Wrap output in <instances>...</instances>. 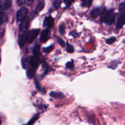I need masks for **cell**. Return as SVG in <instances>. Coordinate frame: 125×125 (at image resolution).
<instances>
[{"label":"cell","mask_w":125,"mask_h":125,"mask_svg":"<svg viewBox=\"0 0 125 125\" xmlns=\"http://www.w3.org/2000/svg\"><path fill=\"white\" fill-rule=\"evenodd\" d=\"M115 14L112 10H107L104 9L102 13V20L107 24H113L115 21Z\"/></svg>","instance_id":"obj_1"},{"label":"cell","mask_w":125,"mask_h":125,"mask_svg":"<svg viewBox=\"0 0 125 125\" xmlns=\"http://www.w3.org/2000/svg\"><path fill=\"white\" fill-rule=\"evenodd\" d=\"M39 32H40L39 29H32L28 33V34L26 35V40L28 43H31L35 40V39L39 34Z\"/></svg>","instance_id":"obj_2"},{"label":"cell","mask_w":125,"mask_h":125,"mask_svg":"<svg viewBox=\"0 0 125 125\" xmlns=\"http://www.w3.org/2000/svg\"><path fill=\"white\" fill-rule=\"evenodd\" d=\"M28 13V10L26 7H21L17 13V20L18 21L23 20L26 17Z\"/></svg>","instance_id":"obj_3"},{"label":"cell","mask_w":125,"mask_h":125,"mask_svg":"<svg viewBox=\"0 0 125 125\" xmlns=\"http://www.w3.org/2000/svg\"><path fill=\"white\" fill-rule=\"evenodd\" d=\"M11 0H0V8L2 10H7L11 6Z\"/></svg>","instance_id":"obj_4"},{"label":"cell","mask_w":125,"mask_h":125,"mask_svg":"<svg viewBox=\"0 0 125 125\" xmlns=\"http://www.w3.org/2000/svg\"><path fill=\"white\" fill-rule=\"evenodd\" d=\"M125 23V13H120V16L118 17V20L117 23V29H121L123 27Z\"/></svg>","instance_id":"obj_5"},{"label":"cell","mask_w":125,"mask_h":125,"mask_svg":"<svg viewBox=\"0 0 125 125\" xmlns=\"http://www.w3.org/2000/svg\"><path fill=\"white\" fill-rule=\"evenodd\" d=\"M29 18L26 17L25 18L22 20L21 23L20 25V31L23 32H25L27 31L28 28V24H29Z\"/></svg>","instance_id":"obj_6"},{"label":"cell","mask_w":125,"mask_h":125,"mask_svg":"<svg viewBox=\"0 0 125 125\" xmlns=\"http://www.w3.org/2000/svg\"><path fill=\"white\" fill-rule=\"evenodd\" d=\"M54 24V19L51 17H46L44 20V26L47 27L48 28H51Z\"/></svg>","instance_id":"obj_7"},{"label":"cell","mask_w":125,"mask_h":125,"mask_svg":"<svg viewBox=\"0 0 125 125\" xmlns=\"http://www.w3.org/2000/svg\"><path fill=\"white\" fill-rule=\"evenodd\" d=\"M49 35H50V31L48 29H45L42 31L41 34V37H40V40L42 42H46L49 39Z\"/></svg>","instance_id":"obj_8"},{"label":"cell","mask_w":125,"mask_h":125,"mask_svg":"<svg viewBox=\"0 0 125 125\" xmlns=\"http://www.w3.org/2000/svg\"><path fill=\"white\" fill-rule=\"evenodd\" d=\"M36 69V66L30 65V67L28 68V70H27V76H28V78H31L34 75V73H35Z\"/></svg>","instance_id":"obj_9"},{"label":"cell","mask_w":125,"mask_h":125,"mask_svg":"<svg viewBox=\"0 0 125 125\" xmlns=\"http://www.w3.org/2000/svg\"><path fill=\"white\" fill-rule=\"evenodd\" d=\"M26 41V35H21L19 37V39H18V44H19V46L20 47H23V46L25 44Z\"/></svg>","instance_id":"obj_10"},{"label":"cell","mask_w":125,"mask_h":125,"mask_svg":"<svg viewBox=\"0 0 125 125\" xmlns=\"http://www.w3.org/2000/svg\"><path fill=\"white\" fill-rule=\"evenodd\" d=\"M101 13V10L99 8H95L93 9L90 12V15L94 18H96L98 17Z\"/></svg>","instance_id":"obj_11"},{"label":"cell","mask_w":125,"mask_h":125,"mask_svg":"<svg viewBox=\"0 0 125 125\" xmlns=\"http://www.w3.org/2000/svg\"><path fill=\"white\" fill-rule=\"evenodd\" d=\"M7 20V16L4 12L0 10V26L6 22Z\"/></svg>","instance_id":"obj_12"},{"label":"cell","mask_w":125,"mask_h":125,"mask_svg":"<svg viewBox=\"0 0 125 125\" xmlns=\"http://www.w3.org/2000/svg\"><path fill=\"white\" fill-rule=\"evenodd\" d=\"M50 95L52 97L56 98H61L64 96L63 94L61 92H51L50 93Z\"/></svg>","instance_id":"obj_13"},{"label":"cell","mask_w":125,"mask_h":125,"mask_svg":"<svg viewBox=\"0 0 125 125\" xmlns=\"http://www.w3.org/2000/svg\"><path fill=\"white\" fill-rule=\"evenodd\" d=\"M45 6V2H44V1H42V2H40V3L38 5V6L36 8V10H35L36 13H39V12H41V11L44 9Z\"/></svg>","instance_id":"obj_14"},{"label":"cell","mask_w":125,"mask_h":125,"mask_svg":"<svg viewBox=\"0 0 125 125\" xmlns=\"http://www.w3.org/2000/svg\"><path fill=\"white\" fill-rule=\"evenodd\" d=\"M82 6L83 7H89L91 6L93 0H81Z\"/></svg>","instance_id":"obj_15"},{"label":"cell","mask_w":125,"mask_h":125,"mask_svg":"<svg viewBox=\"0 0 125 125\" xmlns=\"http://www.w3.org/2000/svg\"><path fill=\"white\" fill-rule=\"evenodd\" d=\"M38 118H39V115H35V117L32 118V119L31 120L29 121V122H28V123L26 125H34V123L35 122V121H36Z\"/></svg>","instance_id":"obj_16"},{"label":"cell","mask_w":125,"mask_h":125,"mask_svg":"<svg viewBox=\"0 0 125 125\" xmlns=\"http://www.w3.org/2000/svg\"><path fill=\"white\" fill-rule=\"evenodd\" d=\"M119 12L120 13H125V4L121 3L119 6Z\"/></svg>","instance_id":"obj_17"},{"label":"cell","mask_w":125,"mask_h":125,"mask_svg":"<svg viewBox=\"0 0 125 125\" xmlns=\"http://www.w3.org/2000/svg\"><path fill=\"white\" fill-rule=\"evenodd\" d=\"M65 24L63 23L60 25L59 26V32L61 33V35H63L65 33Z\"/></svg>","instance_id":"obj_18"},{"label":"cell","mask_w":125,"mask_h":125,"mask_svg":"<svg viewBox=\"0 0 125 125\" xmlns=\"http://www.w3.org/2000/svg\"><path fill=\"white\" fill-rule=\"evenodd\" d=\"M67 51H68V52H70V53H72V52H73V51H74V48H73V46H72V45H70V44L69 43H67Z\"/></svg>","instance_id":"obj_19"},{"label":"cell","mask_w":125,"mask_h":125,"mask_svg":"<svg viewBox=\"0 0 125 125\" xmlns=\"http://www.w3.org/2000/svg\"><path fill=\"white\" fill-rule=\"evenodd\" d=\"M61 3H62V0H55L54 2V6L56 9H58L61 6Z\"/></svg>","instance_id":"obj_20"},{"label":"cell","mask_w":125,"mask_h":125,"mask_svg":"<svg viewBox=\"0 0 125 125\" xmlns=\"http://www.w3.org/2000/svg\"><path fill=\"white\" fill-rule=\"evenodd\" d=\"M116 40V38L114 37H111V38H109L108 39H107V40H106V42L107 43V44H109V45H111V44H112L113 43H114V42Z\"/></svg>","instance_id":"obj_21"},{"label":"cell","mask_w":125,"mask_h":125,"mask_svg":"<svg viewBox=\"0 0 125 125\" xmlns=\"http://www.w3.org/2000/svg\"><path fill=\"white\" fill-rule=\"evenodd\" d=\"M53 47H54V46L51 45V46H48V47L45 48L43 49V51L45 52H46V53H47V52H50V51H51L52 50H53V48H54Z\"/></svg>","instance_id":"obj_22"},{"label":"cell","mask_w":125,"mask_h":125,"mask_svg":"<svg viewBox=\"0 0 125 125\" xmlns=\"http://www.w3.org/2000/svg\"><path fill=\"white\" fill-rule=\"evenodd\" d=\"M74 2V0H64V3L66 5V6L68 7V6H71L73 2Z\"/></svg>","instance_id":"obj_23"},{"label":"cell","mask_w":125,"mask_h":125,"mask_svg":"<svg viewBox=\"0 0 125 125\" xmlns=\"http://www.w3.org/2000/svg\"><path fill=\"white\" fill-rule=\"evenodd\" d=\"M57 42L59 43V45H61V46H64L65 42H64V41H63V40H62V39H61V38L58 37L57 39Z\"/></svg>","instance_id":"obj_24"},{"label":"cell","mask_w":125,"mask_h":125,"mask_svg":"<svg viewBox=\"0 0 125 125\" xmlns=\"http://www.w3.org/2000/svg\"><path fill=\"white\" fill-rule=\"evenodd\" d=\"M67 68H74V63H73V61H71V62H68V63L66 64Z\"/></svg>","instance_id":"obj_25"},{"label":"cell","mask_w":125,"mask_h":125,"mask_svg":"<svg viewBox=\"0 0 125 125\" xmlns=\"http://www.w3.org/2000/svg\"><path fill=\"white\" fill-rule=\"evenodd\" d=\"M34 0H24V2L25 3L26 5H28V6H30L34 2Z\"/></svg>","instance_id":"obj_26"},{"label":"cell","mask_w":125,"mask_h":125,"mask_svg":"<svg viewBox=\"0 0 125 125\" xmlns=\"http://www.w3.org/2000/svg\"><path fill=\"white\" fill-rule=\"evenodd\" d=\"M39 49H40V48H39V45L37 46L36 47L34 48V54H35V55H37L39 53Z\"/></svg>","instance_id":"obj_27"},{"label":"cell","mask_w":125,"mask_h":125,"mask_svg":"<svg viewBox=\"0 0 125 125\" xmlns=\"http://www.w3.org/2000/svg\"><path fill=\"white\" fill-rule=\"evenodd\" d=\"M17 3L19 6H21L23 3V0H17Z\"/></svg>","instance_id":"obj_28"},{"label":"cell","mask_w":125,"mask_h":125,"mask_svg":"<svg viewBox=\"0 0 125 125\" xmlns=\"http://www.w3.org/2000/svg\"><path fill=\"white\" fill-rule=\"evenodd\" d=\"M1 119H0V125H1Z\"/></svg>","instance_id":"obj_29"},{"label":"cell","mask_w":125,"mask_h":125,"mask_svg":"<svg viewBox=\"0 0 125 125\" xmlns=\"http://www.w3.org/2000/svg\"></svg>","instance_id":"obj_30"}]
</instances>
